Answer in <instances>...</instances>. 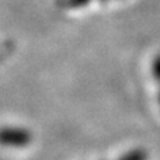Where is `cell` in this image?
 <instances>
[{"instance_id":"3957f363","label":"cell","mask_w":160,"mask_h":160,"mask_svg":"<svg viewBox=\"0 0 160 160\" xmlns=\"http://www.w3.org/2000/svg\"><path fill=\"white\" fill-rule=\"evenodd\" d=\"M159 100H160V96H159Z\"/></svg>"},{"instance_id":"7a4b0ae2","label":"cell","mask_w":160,"mask_h":160,"mask_svg":"<svg viewBox=\"0 0 160 160\" xmlns=\"http://www.w3.org/2000/svg\"><path fill=\"white\" fill-rule=\"evenodd\" d=\"M149 155L144 148H133L131 151L123 153L118 160H148Z\"/></svg>"},{"instance_id":"6da1fadb","label":"cell","mask_w":160,"mask_h":160,"mask_svg":"<svg viewBox=\"0 0 160 160\" xmlns=\"http://www.w3.org/2000/svg\"><path fill=\"white\" fill-rule=\"evenodd\" d=\"M32 142V132L24 127H2L0 128V144L4 147L23 148Z\"/></svg>"}]
</instances>
